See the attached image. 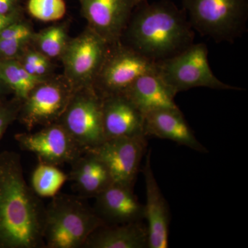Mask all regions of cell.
Here are the masks:
<instances>
[{"mask_svg": "<svg viewBox=\"0 0 248 248\" xmlns=\"http://www.w3.org/2000/svg\"><path fill=\"white\" fill-rule=\"evenodd\" d=\"M45 212L26 182L20 155L0 153V248H45Z\"/></svg>", "mask_w": 248, "mask_h": 248, "instance_id": "6da1fadb", "label": "cell"}, {"mask_svg": "<svg viewBox=\"0 0 248 248\" xmlns=\"http://www.w3.org/2000/svg\"><path fill=\"white\" fill-rule=\"evenodd\" d=\"M195 32L184 9L170 0L142 2L134 10L120 42L154 62L182 53L194 44Z\"/></svg>", "mask_w": 248, "mask_h": 248, "instance_id": "7a4b0ae2", "label": "cell"}, {"mask_svg": "<svg viewBox=\"0 0 248 248\" xmlns=\"http://www.w3.org/2000/svg\"><path fill=\"white\" fill-rule=\"evenodd\" d=\"M79 195L59 193L46 206L45 248H84L90 235L102 225L93 208Z\"/></svg>", "mask_w": 248, "mask_h": 248, "instance_id": "3957f363", "label": "cell"}, {"mask_svg": "<svg viewBox=\"0 0 248 248\" xmlns=\"http://www.w3.org/2000/svg\"><path fill=\"white\" fill-rule=\"evenodd\" d=\"M192 29L217 42H233L242 35L248 0H182Z\"/></svg>", "mask_w": 248, "mask_h": 248, "instance_id": "277c9868", "label": "cell"}, {"mask_svg": "<svg viewBox=\"0 0 248 248\" xmlns=\"http://www.w3.org/2000/svg\"><path fill=\"white\" fill-rule=\"evenodd\" d=\"M208 48L204 44H193L182 53L164 61L156 62V73L175 95L193 88L234 90L214 75L209 65Z\"/></svg>", "mask_w": 248, "mask_h": 248, "instance_id": "5b68a950", "label": "cell"}, {"mask_svg": "<svg viewBox=\"0 0 248 248\" xmlns=\"http://www.w3.org/2000/svg\"><path fill=\"white\" fill-rule=\"evenodd\" d=\"M58 122L84 152L91 151L106 140L103 128L102 98L93 86L74 91Z\"/></svg>", "mask_w": 248, "mask_h": 248, "instance_id": "8992f818", "label": "cell"}, {"mask_svg": "<svg viewBox=\"0 0 248 248\" xmlns=\"http://www.w3.org/2000/svg\"><path fill=\"white\" fill-rule=\"evenodd\" d=\"M155 72L156 62L119 42L109 47L93 87L102 98L124 94L140 77Z\"/></svg>", "mask_w": 248, "mask_h": 248, "instance_id": "52a82bcc", "label": "cell"}, {"mask_svg": "<svg viewBox=\"0 0 248 248\" xmlns=\"http://www.w3.org/2000/svg\"><path fill=\"white\" fill-rule=\"evenodd\" d=\"M110 46L89 27L68 40L62 56L66 80L74 91L93 86Z\"/></svg>", "mask_w": 248, "mask_h": 248, "instance_id": "ba28073f", "label": "cell"}, {"mask_svg": "<svg viewBox=\"0 0 248 248\" xmlns=\"http://www.w3.org/2000/svg\"><path fill=\"white\" fill-rule=\"evenodd\" d=\"M74 91L66 80H45L22 101L17 119L29 130L56 123Z\"/></svg>", "mask_w": 248, "mask_h": 248, "instance_id": "9c48e42d", "label": "cell"}, {"mask_svg": "<svg viewBox=\"0 0 248 248\" xmlns=\"http://www.w3.org/2000/svg\"><path fill=\"white\" fill-rule=\"evenodd\" d=\"M15 140L23 151L33 153L38 162L61 166L71 165L84 150L58 122L45 125L35 133H21Z\"/></svg>", "mask_w": 248, "mask_h": 248, "instance_id": "30bf717a", "label": "cell"}, {"mask_svg": "<svg viewBox=\"0 0 248 248\" xmlns=\"http://www.w3.org/2000/svg\"><path fill=\"white\" fill-rule=\"evenodd\" d=\"M147 146V138L142 135L108 139L88 151L94 153L107 166L114 184L133 187Z\"/></svg>", "mask_w": 248, "mask_h": 248, "instance_id": "8fae6325", "label": "cell"}, {"mask_svg": "<svg viewBox=\"0 0 248 248\" xmlns=\"http://www.w3.org/2000/svg\"><path fill=\"white\" fill-rule=\"evenodd\" d=\"M89 29L112 46L120 42L134 10L146 0H79Z\"/></svg>", "mask_w": 248, "mask_h": 248, "instance_id": "7c38bea8", "label": "cell"}, {"mask_svg": "<svg viewBox=\"0 0 248 248\" xmlns=\"http://www.w3.org/2000/svg\"><path fill=\"white\" fill-rule=\"evenodd\" d=\"M143 166L146 187V203L144 205V218L147 221L149 248H169L170 211L153 172L151 164V150L147 151Z\"/></svg>", "mask_w": 248, "mask_h": 248, "instance_id": "4fadbf2b", "label": "cell"}, {"mask_svg": "<svg viewBox=\"0 0 248 248\" xmlns=\"http://www.w3.org/2000/svg\"><path fill=\"white\" fill-rule=\"evenodd\" d=\"M94 209L106 225L143 221L144 205L130 186L113 184L94 197Z\"/></svg>", "mask_w": 248, "mask_h": 248, "instance_id": "5bb4252c", "label": "cell"}, {"mask_svg": "<svg viewBox=\"0 0 248 248\" xmlns=\"http://www.w3.org/2000/svg\"><path fill=\"white\" fill-rule=\"evenodd\" d=\"M144 135L168 140L200 153H208L196 138L179 108L150 111L144 114Z\"/></svg>", "mask_w": 248, "mask_h": 248, "instance_id": "9a60e30c", "label": "cell"}, {"mask_svg": "<svg viewBox=\"0 0 248 248\" xmlns=\"http://www.w3.org/2000/svg\"><path fill=\"white\" fill-rule=\"evenodd\" d=\"M106 140L144 135V114L124 94L102 98Z\"/></svg>", "mask_w": 248, "mask_h": 248, "instance_id": "2e32d148", "label": "cell"}, {"mask_svg": "<svg viewBox=\"0 0 248 248\" xmlns=\"http://www.w3.org/2000/svg\"><path fill=\"white\" fill-rule=\"evenodd\" d=\"M71 166L68 180L85 200L94 198L114 184L107 166L93 152H84Z\"/></svg>", "mask_w": 248, "mask_h": 248, "instance_id": "e0dca14e", "label": "cell"}, {"mask_svg": "<svg viewBox=\"0 0 248 248\" xmlns=\"http://www.w3.org/2000/svg\"><path fill=\"white\" fill-rule=\"evenodd\" d=\"M148 230L142 221L104 224L90 235L84 248H146Z\"/></svg>", "mask_w": 248, "mask_h": 248, "instance_id": "ac0fdd59", "label": "cell"}, {"mask_svg": "<svg viewBox=\"0 0 248 248\" xmlns=\"http://www.w3.org/2000/svg\"><path fill=\"white\" fill-rule=\"evenodd\" d=\"M124 95L143 112L164 108H177L175 94L156 72L143 75L130 86Z\"/></svg>", "mask_w": 248, "mask_h": 248, "instance_id": "d6986e66", "label": "cell"}, {"mask_svg": "<svg viewBox=\"0 0 248 248\" xmlns=\"http://www.w3.org/2000/svg\"><path fill=\"white\" fill-rule=\"evenodd\" d=\"M68 180V174L58 166L38 162L31 173L30 186L40 198L52 199Z\"/></svg>", "mask_w": 248, "mask_h": 248, "instance_id": "ffe728a7", "label": "cell"}, {"mask_svg": "<svg viewBox=\"0 0 248 248\" xmlns=\"http://www.w3.org/2000/svg\"><path fill=\"white\" fill-rule=\"evenodd\" d=\"M0 75L15 97L21 101H24L37 84L47 80L28 73L17 59L0 60Z\"/></svg>", "mask_w": 248, "mask_h": 248, "instance_id": "44dd1931", "label": "cell"}, {"mask_svg": "<svg viewBox=\"0 0 248 248\" xmlns=\"http://www.w3.org/2000/svg\"><path fill=\"white\" fill-rule=\"evenodd\" d=\"M67 28L65 25H54L34 33L33 42L36 50L48 59L60 58L68 42Z\"/></svg>", "mask_w": 248, "mask_h": 248, "instance_id": "7402d4cb", "label": "cell"}, {"mask_svg": "<svg viewBox=\"0 0 248 248\" xmlns=\"http://www.w3.org/2000/svg\"><path fill=\"white\" fill-rule=\"evenodd\" d=\"M27 9L38 20L55 22L65 16L66 6L64 0H29Z\"/></svg>", "mask_w": 248, "mask_h": 248, "instance_id": "603a6c76", "label": "cell"}, {"mask_svg": "<svg viewBox=\"0 0 248 248\" xmlns=\"http://www.w3.org/2000/svg\"><path fill=\"white\" fill-rule=\"evenodd\" d=\"M22 104V101L15 97L10 100L0 99V140L9 125L18 118Z\"/></svg>", "mask_w": 248, "mask_h": 248, "instance_id": "cb8c5ba5", "label": "cell"}, {"mask_svg": "<svg viewBox=\"0 0 248 248\" xmlns=\"http://www.w3.org/2000/svg\"><path fill=\"white\" fill-rule=\"evenodd\" d=\"M30 42L31 40L0 39V60L17 59Z\"/></svg>", "mask_w": 248, "mask_h": 248, "instance_id": "d4e9b609", "label": "cell"}, {"mask_svg": "<svg viewBox=\"0 0 248 248\" xmlns=\"http://www.w3.org/2000/svg\"><path fill=\"white\" fill-rule=\"evenodd\" d=\"M33 34L30 26L21 20L11 24L1 31L0 39L31 40Z\"/></svg>", "mask_w": 248, "mask_h": 248, "instance_id": "484cf974", "label": "cell"}, {"mask_svg": "<svg viewBox=\"0 0 248 248\" xmlns=\"http://www.w3.org/2000/svg\"><path fill=\"white\" fill-rule=\"evenodd\" d=\"M17 60L20 62L21 64L28 73L34 76V70L35 66L48 61L50 59L42 55L36 49H31L27 47Z\"/></svg>", "mask_w": 248, "mask_h": 248, "instance_id": "4316f807", "label": "cell"}, {"mask_svg": "<svg viewBox=\"0 0 248 248\" xmlns=\"http://www.w3.org/2000/svg\"><path fill=\"white\" fill-rule=\"evenodd\" d=\"M22 20L20 12L17 9L6 14H0V32L14 23Z\"/></svg>", "mask_w": 248, "mask_h": 248, "instance_id": "83f0119b", "label": "cell"}, {"mask_svg": "<svg viewBox=\"0 0 248 248\" xmlns=\"http://www.w3.org/2000/svg\"><path fill=\"white\" fill-rule=\"evenodd\" d=\"M16 0H0V14H6L16 9Z\"/></svg>", "mask_w": 248, "mask_h": 248, "instance_id": "f1b7e54d", "label": "cell"}, {"mask_svg": "<svg viewBox=\"0 0 248 248\" xmlns=\"http://www.w3.org/2000/svg\"><path fill=\"white\" fill-rule=\"evenodd\" d=\"M12 93V91L10 89L7 84L5 83L2 78H1V75H0V99L1 98H6L8 94Z\"/></svg>", "mask_w": 248, "mask_h": 248, "instance_id": "f546056e", "label": "cell"}]
</instances>
